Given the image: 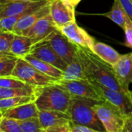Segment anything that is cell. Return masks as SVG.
Here are the masks:
<instances>
[{
    "label": "cell",
    "instance_id": "8992f818",
    "mask_svg": "<svg viewBox=\"0 0 132 132\" xmlns=\"http://www.w3.org/2000/svg\"><path fill=\"white\" fill-rule=\"evenodd\" d=\"M56 84L67 90L73 97L88 98L100 102L106 101L101 93L89 79L73 80H60Z\"/></svg>",
    "mask_w": 132,
    "mask_h": 132
},
{
    "label": "cell",
    "instance_id": "d590c367",
    "mask_svg": "<svg viewBox=\"0 0 132 132\" xmlns=\"http://www.w3.org/2000/svg\"><path fill=\"white\" fill-rule=\"evenodd\" d=\"M9 1H11V0H0V5H3V4H5V3L9 2Z\"/></svg>",
    "mask_w": 132,
    "mask_h": 132
},
{
    "label": "cell",
    "instance_id": "52a82bcc",
    "mask_svg": "<svg viewBox=\"0 0 132 132\" xmlns=\"http://www.w3.org/2000/svg\"><path fill=\"white\" fill-rule=\"evenodd\" d=\"M101 93L106 101L116 106L126 118L132 117V92H121L111 90L98 82L90 80Z\"/></svg>",
    "mask_w": 132,
    "mask_h": 132
},
{
    "label": "cell",
    "instance_id": "d6a6232c",
    "mask_svg": "<svg viewBox=\"0 0 132 132\" xmlns=\"http://www.w3.org/2000/svg\"><path fill=\"white\" fill-rule=\"evenodd\" d=\"M127 15L132 21V0H119Z\"/></svg>",
    "mask_w": 132,
    "mask_h": 132
},
{
    "label": "cell",
    "instance_id": "4fadbf2b",
    "mask_svg": "<svg viewBox=\"0 0 132 132\" xmlns=\"http://www.w3.org/2000/svg\"><path fill=\"white\" fill-rule=\"evenodd\" d=\"M55 22H53L50 14L45 15L39 19L29 32L27 36L32 39L34 45L47 40L50 36L58 29Z\"/></svg>",
    "mask_w": 132,
    "mask_h": 132
},
{
    "label": "cell",
    "instance_id": "5bb4252c",
    "mask_svg": "<svg viewBox=\"0 0 132 132\" xmlns=\"http://www.w3.org/2000/svg\"><path fill=\"white\" fill-rule=\"evenodd\" d=\"M49 4L44 5L43 7L39 9L36 11H34L22 16L16 23L15 26L12 30V32L15 35L27 36L29 32L31 30L32 26L39 19L50 14V11Z\"/></svg>",
    "mask_w": 132,
    "mask_h": 132
},
{
    "label": "cell",
    "instance_id": "1f68e13d",
    "mask_svg": "<svg viewBox=\"0 0 132 132\" xmlns=\"http://www.w3.org/2000/svg\"><path fill=\"white\" fill-rule=\"evenodd\" d=\"M72 132H97L95 129L84 125L74 124L72 125Z\"/></svg>",
    "mask_w": 132,
    "mask_h": 132
},
{
    "label": "cell",
    "instance_id": "ffe728a7",
    "mask_svg": "<svg viewBox=\"0 0 132 132\" xmlns=\"http://www.w3.org/2000/svg\"><path fill=\"white\" fill-rule=\"evenodd\" d=\"M23 59H25L27 62H29L30 64H32L33 67H35L38 70H39L43 73L49 77H53L58 80L63 79V71L56 67L55 66L50 64L45 61H43L30 55H27L26 56L23 57Z\"/></svg>",
    "mask_w": 132,
    "mask_h": 132
},
{
    "label": "cell",
    "instance_id": "9a60e30c",
    "mask_svg": "<svg viewBox=\"0 0 132 132\" xmlns=\"http://www.w3.org/2000/svg\"><path fill=\"white\" fill-rule=\"evenodd\" d=\"M39 118L43 128V132H46L49 129L59 126L63 124L72 121L68 113L59 111H39Z\"/></svg>",
    "mask_w": 132,
    "mask_h": 132
},
{
    "label": "cell",
    "instance_id": "44dd1931",
    "mask_svg": "<svg viewBox=\"0 0 132 132\" xmlns=\"http://www.w3.org/2000/svg\"><path fill=\"white\" fill-rule=\"evenodd\" d=\"M100 15L109 18L114 23H116L120 27H121L123 30L125 29V26L128 24L132 23V21L129 18V16L127 15L125 10L124 9L119 0H114V3L111 7V9L106 13L100 14Z\"/></svg>",
    "mask_w": 132,
    "mask_h": 132
},
{
    "label": "cell",
    "instance_id": "ac0fdd59",
    "mask_svg": "<svg viewBox=\"0 0 132 132\" xmlns=\"http://www.w3.org/2000/svg\"><path fill=\"white\" fill-rule=\"evenodd\" d=\"M88 79L86 74L84 65L81 57L78 53L77 49V55L74 57L73 61L67 64V68L63 70V79L67 80H85Z\"/></svg>",
    "mask_w": 132,
    "mask_h": 132
},
{
    "label": "cell",
    "instance_id": "83f0119b",
    "mask_svg": "<svg viewBox=\"0 0 132 132\" xmlns=\"http://www.w3.org/2000/svg\"><path fill=\"white\" fill-rule=\"evenodd\" d=\"M19 121L22 132H43L39 117Z\"/></svg>",
    "mask_w": 132,
    "mask_h": 132
},
{
    "label": "cell",
    "instance_id": "30bf717a",
    "mask_svg": "<svg viewBox=\"0 0 132 132\" xmlns=\"http://www.w3.org/2000/svg\"><path fill=\"white\" fill-rule=\"evenodd\" d=\"M50 0L30 2L25 0H11L0 5V18L22 14H29L49 4Z\"/></svg>",
    "mask_w": 132,
    "mask_h": 132
},
{
    "label": "cell",
    "instance_id": "f546056e",
    "mask_svg": "<svg viewBox=\"0 0 132 132\" xmlns=\"http://www.w3.org/2000/svg\"><path fill=\"white\" fill-rule=\"evenodd\" d=\"M26 14L0 18V32H12L18 21Z\"/></svg>",
    "mask_w": 132,
    "mask_h": 132
},
{
    "label": "cell",
    "instance_id": "2e32d148",
    "mask_svg": "<svg viewBox=\"0 0 132 132\" xmlns=\"http://www.w3.org/2000/svg\"><path fill=\"white\" fill-rule=\"evenodd\" d=\"M0 114L1 116L14 118L19 121H23L32 118L39 117V109L38 108L35 101H32L15 108L6 110H0Z\"/></svg>",
    "mask_w": 132,
    "mask_h": 132
},
{
    "label": "cell",
    "instance_id": "8d00e7d4",
    "mask_svg": "<svg viewBox=\"0 0 132 132\" xmlns=\"http://www.w3.org/2000/svg\"><path fill=\"white\" fill-rule=\"evenodd\" d=\"M25 1H30V2H39V1H45V0H25Z\"/></svg>",
    "mask_w": 132,
    "mask_h": 132
},
{
    "label": "cell",
    "instance_id": "d6986e66",
    "mask_svg": "<svg viewBox=\"0 0 132 132\" xmlns=\"http://www.w3.org/2000/svg\"><path fill=\"white\" fill-rule=\"evenodd\" d=\"M92 51L102 60L111 67L116 64L122 56V55L114 48L101 42L95 43Z\"/></svg>",
    "mask_w": 132,
    "mask_h": 132
},
{
    "label": "cell",
    "instance_id": "9c48e42d",
    "mask_svg": "<svg viewBox=\"0 0 132 132\" xmlns=\"http://www.w3.org/2000/svg\"><path fill=\"white\" fill-rule=\"evenodd\" d=\"M56 53L69 64L77 55L78 46L72 43L60 29L55 31L47 39Z\"/></svg>",
    "mask_w": 132,
    "mask_h": 132
},
{
    "label": "cell",
    "instance_id": "ba28073f",
    "mask_svg": "<svg viewBox=\"0 0 132 132\" xmlns=\"http://www.w3.org/2000/svg\"><path fill=\"white\" fill-rule=\"evenodd\" d=\"M49 5L50 14L59 29L76 22V7L69 0H50Z\"/></svg>",
    "mask_w": 132,
    "mask_h": 132
},
{
    "label": "cell",
    "instance_id": "6da1fadb",
    "mask_svg": "<svg viewBox=\"0 0 132 132\" xmlns=\"http://www.w3.org/2000/svg\"><path fill=\"white\" fill-rule=\"evenodd\" d=\"M78 53L81 57L87 77L89 80L114 90L121 92H130L117 77L113 67L102 60L93 51L78 46Z\"/></svg>",
    "mask_w": 132,
    "mask_h": 132
},
{
    "label": "cell",
    "instance_id": "277c9868",
    "mask_svg": "<svg viewBox=\"0 0 132 132\" xmlns=\"http://www.w3.org/2000/svg\"><path fill=\"white\" fill-rule=\"evenodd\" d=\"M94 109L107 132H124L125 117L111 102L105 101L94 106Z\"/></svg>",
    "mask_w": 132,
    "mask_h": 132
},
{
    "label": "cell",
    "instance_id": "5b68a950",
    "mask_svg": "<svg viewBox=\"0 0 132 132\" xmlns=\"http://www.w3.org/2000/svg\"><path fill=\"white\" fill-rule=\"evenodd\" d=\"M12 76L38 88L55 84L58 81V80L49 77L38 70L23 58L18 60L17 65Z\"/></svg>",
    "mask_w": 132,
    "mask_h": 132
},
{
    "label": "cell",
    "instance_id": "3957f363",
    "mask_svg": "<svg viewBox=\"0 0 132 132\" xmlns=\"http://www.w3.org/2000/svg\"><path fill=\"white\" fill-rule=\"evenodd\" d=\"M99 102L92 99L73 97L68 111L73 123L89 126L97 132L106 131L94 109V106Z\"/></svg>",
    "mask_w": 132,
    "mask_h": 132
},
{
    "label": "cell",
    "instance_id": "4dcf8cb0",
    "mask_svg": "<svg viewBox=\"0 0 132 132\" xmlns=\"http://www.w3.org/2000/svg\"><path fill=\"white\" fill-rule=\"evenodd\" d=\"M124 31L125 33V46L132 49V23L128 24L125 26Z\"/></svg>",
    "mask_w": 132,
    "mask_h": 132
},
{
    "label": "cell",
    "instance_id": "8fae6325",
    "mask_svg": "<svg viewBox=\"0 0 132 132\" xmlns=\"http://www.w3.org/2000/svg\"><path fill=\"white\" fill-rule=\"evenodd\" d=\"M29 55L52 64L63 71L67 66V63L56 53L48 40L34 45Z\"/></svg>",
    "mask_w": 132,
    "mask_h": 132
},
{
    "label": "cell",
    "instance_id": "4316f807",
    "mask_svg": "<svg viewBox=\"0 0 132 132\" xmlns=\"http://www.w3.org/2000/svg\"><path fill=\"white\" fill-rule=\"evenodd\" d=\"M1 132H22L20 121L19 120L1 116L0 118Z\"/></svg>",
    "mask_w": 132,
    "mask_h": 132
},
{
    "label": "cell",
    "instance_id": "f1b7e54d",
    "mask_svg": "<svg viewBox=\"0 0 132 132\" xmlns=\"http://www.w3.org/2000/svg\"><path fill=\"white\" fill-rule=\"evenodd\" d=\"M15 35L12 32H0V53H11V46Z\"/></svg>",
    "mask_w": 132,
    "mask_h": 132
},
{
    "label": "cell",
    "instance_id": "7a4b0ae2",
    "mask_svg": "<svg viewBox=\"0 0 132 132\" xmlns=\"http://www.w3.org/2000/svg\"><path fill=\"white\" fill-rule=\"evenodd\" d=\"M73 96L57 84L39 88L35 103L39 111H59L68 113Z\"/></svg>",
    "mask_w": 132,
    "mask_h": 132
},
{
    "label": "cell",
    "instance_id": "836d02e7",
    "mask_svg": "<svg viewBox=\"0 0 132 132\" xmlns=\"http://www.w3.org/2000/svg\"><path fill=\"white\" fill-rule=\"evenodd\" d=\"M124 132H132V117L126 118Z\"/></svg>",
    "mask_w": 132,
    "mask_h": 132
},
{
    "label": "cell",
    "instance_id": "484cf974",
    "mask_svg": "<svg viewBox=\"0 0 132 132\" xmlns=\"http://www.w3.org/2000/svg\"><path fill=\"white\" fill-rule=\"evenodd\" d=\"M0 87L5 88H23V89H31L35 88V87L26 83L25 81L16 78L15 77H0ZM38 88V87H37Z\"/></svg>",
    "mask_w": 132,
    "mask_h": 132
},
{
    "label": "cell",
    "instance_id": "7402d4cb",
    "mask_svg": "<svg viewBox=\"0 0 132 132\" xmlns=\"http://www.w3.org/2000/svg\"><path fill=\"white\" fill-rule=\"evenodd\" d=\"M34 43L31 38L27 36L15 35L10 53L19 58H23L30 53Z\"/></svg>",
    "mask_w": 132,
    "mask_h": 132
},
{
    "label": "cell",
    "instance_id": "d4e9b609",
    "mask_svg": "<svg viewBox=\"0 0 132 132\" xmlns=\"http://www.w3.org/2000/svg\"><path fill=\"white\" fill-rule=\"evenodd\" d=\"M39 88L35 87L31 89H23V88H5L0 87V99L19 97V96H30L37 95Z\"/></svg>",
    "mask_w": 132,
    "mask_h": 132
},
{
    "label": "cell",
    "instance_id": "e575fe53",
    "mask_svg": "<svg viewBox=\"0 0 132 132\" xmlns=\"http://www.w3.org/2000/svg\"><path fill=\"white\" fill-rule=\"evenodd\" d=\"M69 1H70V2L73 6L77 7V5L80 2L81 0H69Z\"/></svg>",
    "mask_w": 132,
    "mask_h": 132
},
{
    "label": "cell",
    "instance_id": "e0dca14e",
    "mask_svg": "<svg viewBox=\"0 0 132 132\" xmlns=\"http://www.w3.org/2000/svg\"><path fill=\"white\" fill-rule=\"evenodd\" d=\"M112 67L121 83L129 89V84H132V53L122 55Z\"/></svg>",
    "mask_w": 132,
    "mask_h": 132
},
{
    "label": "cell",
    "instance_id": "cb8c5ba5",
    "mask_svg": "<svg viewBox=\"0 0 132 132\" xmlns=\"http://www.w3.org/2000/svg\"><path fill=\"white\" fill-rule=\"evenodd\" d=\"M36 95L30 96H19L8 98L0 99V110H6L12 108H15L25 104H28L35 101Z\"/></svg>",
    "mask_w": 132,
    "mask_h": 132
},
{
    "label": "cell",
    "instance_id": "603a6c76",
    "mask_svg": "<svg viewBox=\"0 0 132 132\" xmlns=\"http://www.w3.org/2000/svg\"><path fill=\"white\" fill-rule=\"evenodd\" d=\"M19 59L18 56L12 53H0V77L12 76Z\"/></svg>",
    "mask_w": 132,
    "mask_h": 132
},
{
    "label": "cell",
    "instance_id": "74e56055",
    "mask_svg": "<svg viewBox=\"0 0 132 132\" xmlns=\"http://www.w3.org/2000/svg\"><path fill=\"white\" fill-rule=\"evenodd\" d=\"M131 92H132V91H131Z\"/></svg>",
    "mask_w": 132,
    "mask_h": 132
},
{
    "label": "cell",
    "instance_id": "7c38bea8",
    "mask_svg": "<svg viewBox=\"0 0 132 132\" xmlns=\"http://www.w3.org/2000/svg\"><path fill=\"white\" fill-rule=\"evenodd\" d=\"M61 32L74 44L93 50L96 40L76 22L70 23L60 29Z\"/></svg>",
    "mask_w": 132,
    "mask_h": 132
}]
</instances>
